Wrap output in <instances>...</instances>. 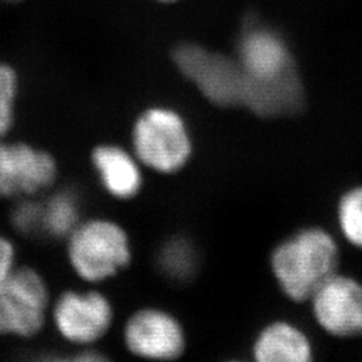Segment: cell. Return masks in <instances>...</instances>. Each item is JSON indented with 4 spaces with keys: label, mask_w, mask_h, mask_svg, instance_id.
<instances>
[{
    "label": "cell",
    "mask_w": 362,
    "mask_h": 362,
    "mask_svg": "<svg viewBox=\"0 0 362 362\" xmlns=\"http://www.w3.org/2000/svg\"><path fill=\"white\" fill-rule=\"evenodd\" d=\"M18 85L15 70L8 65L0 64V139L13 128Z\"/></svg>",
    "instance_id": "obj_16"
},
{
    "label": "cell",
    "mask_w": 362,
    "mask_h": 362,
    "mask_svg": "<svg viewBox=\"0 0 362 362\" xmlns=\"http://www.w3.org/2000/svg\"><path fill=\"white\" fill-rule=\"evenodd\" d=\"M42 203L23 200L18 203L11 212V223L18 233L23 235L42 233Z\"/></svg>",
    "instance_id": "obj_17"
},
{
    "label": "cell",
    "mask_w": 362,
    "mask_h": 362,
    "mask_svg": "<svg viewBox=\"0 0 362 362\" xmlns=\"http://www.w3.org/2000/svg\"><path fill=\"white\" fill-rule=\"evenodd\" d=\"M157 267L160 274L172 282L191 281L199 267L196 247L184 236L170 238L157 252Z\"/></svg>",
    "instance_id": "obj_13"
},
{
    "label": "cell",
    "mask_w": 362,
    "mask_h": 362,
    "mask_svg": "<svg viewBox=\"0 0 362 362\" xmlns=\"http://www.w3.org/2000/svg\"><path fill=\"white\" fill-rule=\"evenodd\" d=\"M15 270V248L13 243L0 235V285Z\"/></svg>",
    "instance_id": "obj_18"
},
{
    "label": "cell",
    "mask_w": 362,
    "mask_h": 362,
    "mask_svg": "<svg viewBox=\"0 0 362 362\" xmlns=\"http://www.w3.org/2000/svg\"><path fill=\"white\" fill-rule=\"evenodd\" d=\"M91 163L107 194L119 200L136 197L143 187V173L136 155L116 144H103L93 149Z\"/></svg>",
    "instance_id": "obj_12"
},
{
    "label": "cell",
    "mask_w": 362,
    "mask_h": 362,
    "mask_svg": "<svg viewBox=\"0 0 362 362\" xmlns=\"http://www.w3.org/2000/svg\"><path fill=\"white\" fill-rule=\"evenodd\" d=\"M339 258L336 238L320 226H308L290 233L272 248L270 270L287 299L305 303L338 272Z\"/></svg>",
    "instance_id": "obj_1"
},
{
    "label": "cell",
    "mask_w": 362,
    "mask_h": 362,
    "mask_svg": "<svg viewBox=\"0 0 362 362\" xmlns=\"http://www.w3.org/2000/svg\"><path fill=\"white\" fill-rule=\"evenodd\" d=\"M42 233L52 238H67L81 223L79 199L70 189L50 196L46 203H42Z\"/></svg>",
    "instance_id": "obj_14"
},
{
    "label": "cell",
    "mask_w": 362,
    "mask_h": 362,
    "mask_svg": "<svg viewBox=\"0 0 362 362\" xmlns=\"http://www.w3.org/2000/svg\"><path fill=\"white\" fill-rule=\"evenodd\" d=\"M125 345L137 357L148 360H176L185 350V333L170 313L156 308L137 310L125 325Z\"/></svg>",
    "instance_id": "obj_10"
},
{
    "label": "cell",
    "mask_w": 362,
    "mask_h": 362,
    "mask_svg": "<svg viewBox=\"0 0 362 362\" xmlns=\"http://www.w3.org/2000/svg\"><path fill=\"white\" fill-rule=\"evenodd\" d=\"M113 306L98 291H66L54 305L52 318L58 333L78 345L94 344L109 332Z\"/></svg>",
    "instance_id": "obj_8"
},
{
    "label": "cell",
    "mask_w": 362,
    "mask_h": 362,
    "mask_svg": "<svg viewBox=\"0 0 362 362\" xmlns=\"http://www.w3.org/2000/svg\"><path fill=\"white\" fill-rule=\"evenodd\" d=\"M132 143L134 155L158 173H175L187 165L194 145L184 118L165 106H153L137 117Z\"/></svg>",
    "instance_id": "obj_3"
},
{
    "label": "cell",
    "mask_w": 362,
    "mask_h": 362,
    "mask_svg": "<svg viewBox=\"0 0 362 362\" xmlns=\"http://www.w3.org/2000/svg\"><path fill=\"white\" fill-rule=\"evenodd\" d=\"M49 288L30 267L15 269L0 285V336L33 337L46 322Z\"/></svg>",
    "instance_id": "obj_5"
},
{
    "label": "cell",
    "mask_w": 362,
    "mask_h": 362,
    "mask_svg": "<svg viewBox=\"0 0 362 362\" xmlns=\"http://www.w3.org/2000/svg\"><path fill=\"white\" fill-rule=\"evenodd\" d=\"M311 314L327 336L362 337V281L336 272L310 298Z\"/></svg>",
    "instance_id": "obj_6"
},
{
    "label": "cell",
    "mask_w": 362,
    "mask_h": 362,
    "mask_svg": "<svg viewBox=\"0 0 362 362\" xmlns=\"http://www.w3.org/2000/svg\"><path fill=\"white\" fill-rule=\"evenodd\" d=\"M160 1H175V0H160Z\"/></svg>",
    "instance_id": "obj_19"
},
{
    "label": "cell",
    "mask_w": 362,
    "mask_h": 362,
    "mask_svg": "<svg viewBox=\"0 0 362 362\" xmlns=\"http://www.w3.org/2000/svg\"><path fill=\"white\" fill-rule=\"evenodd\" d=\"M336 218L344 239L362 251V184L350 187L338 197Z\"/></svg>",
    "instance_id": "obj_15"
},
{
    "label": "cell",
    "mask_w": 362,
    "mask_h": 362,
    "mask_svg": "<svg viewBox=\"0 0 362 362\" xmlns=\"http://www.w3.org/2000/svg\"><path fill=\"white\" fill-rule=\"evenodd\" d=\"M58 175L49 152L0 139V197L33 196L50 188Z\"/></svg>",
    "instance_id": "obj_7"
},
{
    "label": "cell",
    "mask_w": 362,
    "mask_h": 362,
    "mask_svg": "<svg viewBox=\"0 0 362 362\" xmlns=\"http://www.w3.org/2000/svg\"><path fill=\"white\" fill-rule=\"evenodd\" d=\"M173 62L211 104L243 106L247 77L238 61L199 45L182 43L173 52Z\"/></svg>",
    "instance_id": "obj_4"
},
{
    "label": "cell",
    "mask_w": 362,
    "mask_h": 362,
    "mask_svg": "<svg viewBox=\"0 0 362 362\" xmlns=\"http://www.w3.org/2000/svg\"><path fill=\"white\" fill-rule=\"evenodd\" d=\"M73 270L88 282H103L129 266L132 247L127 231L107 219L81 221L67 236Z\"/></svg>",
    "instance_id": "obj_2"
},
{
    "label": "cell",
    "mask_w": 362,
    "mask_h": 362,
    "mask_svg": "<svg viewBox=\"0 0 362 362\" xmlns=\"http://www.w3.org/2000/svg\"><path fill=\"white\" fill-rule=\"evenodd\" d=\"M251 351L258 362H311L315 350L303 329L286 320H275L259 330Z\"/></svg>",
    "instance_id": "obj_11"
},
{
    "label": "cell",
    "mask_w": 362,
    "mask_h": 362,
    "mask_svg": "<svg viewBox=\"0 0 362 362\" xmlns=\"http://www.w3.org/2000/svg\"><path fill=\"white\" fill-rule=\"evenodd\" d=\"M236 61L250 81L260 83L279 82L298 74L285 39L275 30L255 23L242 33Z\"/></svg>",
    "instance_id": "obj_9"
}]
</instances>
